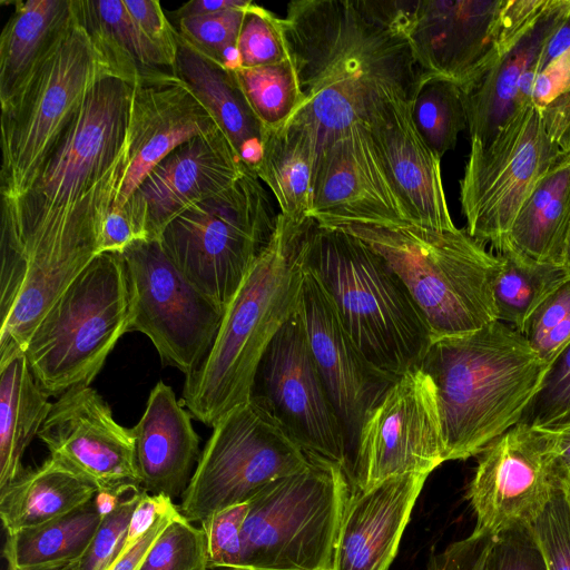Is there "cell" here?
I'll return each mask as SVG.
<instances>
[{"instance_id": "obj_54", "label": "cell", "mask_w": 570, "mask_h": 570, "mask_svg": "<svg viewBox=\"0 0 570 570\" xmlns=\"http://www.w3.org/2000/svg\"><path fill=\"white\" fill-rule=\"evenodd\" d=\"M560 489L563 493L564 501L570 512V478L561 483Z\"/></svg>"}, {"instance_id": "obj_13", "label": "cell", "mask_w": 570, "mask_h": 570, "mask_svg": "<svg viewBox=\"0 0 570 570\" xmlns=\"http://www.w3.org/2000/svg\"><path fill=\"white\" fill-rule=\"evenodd\" d=\"M119 254L131 294L128 332L145 334L163 365L190 374L209 352L224 312L181 274L159 240L137 239Z\"/></svg>"}, {"instance_id": "obj_37", "label": "cell", "mask_w": 570, "mask_h": 570, "mask_svg": "<svg viewBox=\"0 0 570 570\" xmlns=\"http://www.w3.org/2000/svg\"><path fill=\"white\" fill-rule=\"evenodd\" d=\"M232 71L265 131L286 124L303 101L291 57L278 63Z\"/></svg>"}, {"instance_id": "obj_4", "label": "cell", "mask_w": 570, "mask_h": 570, "mask_svg": "<svg viewBox=\"0 0 570 570\" xmlns=\"http://www.w3.org/2000/svg\"><path fill=\"white\" fill-rule=\"evenodd\" d=\"M307 219L297 222L278 214L275 234L224 311L209 352L186 375L181 404L209 428L249 401L266 348L298 309Z\"/></svg>"}, {"instance_id": "obj_21", "label": "cell", "mask_w": 570, "mask_h": 570, "mask_svg": "<svg viewBox=\"0 0 570 570\" xmlns=\"http://www.w3.org/2000/svg\"><path fill=\"white\" fill-rule=\"evenodd\" d=\"M245 168L222 130L200 136L155 166L121 209L138 239L159 240L174 218L229 187Z\"/></svg>"}, {"instance_id": "obj_33", "label": "cell", "mask_w": 570, "mask_h": 570, "mask_svg": "<svg viewBox=\"0 0 570 570\" xmlns=\"http://www.w3.org/2000/svg\"><path fill=\"white\" fill-rule=\"evenodd\" d=\"M101 518L94 498L65 515L6 533L2 556L8 570H61L77 563Z\"/></svg>"}, {"instance_id": "obj_53", "label": "cell", "mask_w": 570, "mask_h": 570, "mask_svg": "<svg viewBox=\"0 0 570 570\" xmlns=\"http://www.w3.org/2000/svg\"><path fill=\"white\" fill-rule=\"evenodd\" d=\"M554 452V472L559 487L570 478V428L551 432Z\"/></svg>"}, {"instance_id": "obj_56", "label": "cell", "mask_w": 570, "mask_h": 570, "mask_svg": "<svg viewBox=\"0 0 570 570\" xmlns=\"http://www.w3.org/2000/svg\"><path fill=\"white\" fill-rule=\"evenodd\" d=\"M61 570H77V563L71 564V566H69V567H66V568H63V569H61Z\"/></svg>"}, {"instance_id": "obj_55", "label": "cell", "mask_w": 570, "mask_h": 570, "mask_svg": "<svg viewBox=\"0 0 570 570\" xmlns=\"http://www.w3.org/2000/svg\"><path fill=\"white\" fill-rule=\"evenodd\" d=\"M564 266L570 271V233H569L567 246H566Z\"/></svg>"}, {"instance_id": "obj_20", "label": "cell", "mask_w": 570, "mask_h": 570, "mask_svg": "<svg viewBox=\"0 0 570 570\" xmlns=\"http://www.w3.org/2000/svg\"><path fill=\"white\" fill-rule=\"evenodd\" d=\"M505 0H414L406 36L422 73L460 87L497 58Z\"/></svg>"}, {"instance_id": "obj_28", "label": "cell", "mask_w": 570, "mask_h": 570, "mask_svg": "<svg viewBox=\"0 0 570 570\" xmlns=\"http://www.w3.org/2000/svg\"><path fill=\"white\" fill-rule=\"evenodd\" d=\"M0 35V105L8 104L39 67L75 12V0L13 1Z\"/></svg>"}, {"instance_id": "obj_22", "label": "cell", "mask_w": 570, "mask_h": 570, "mask_svg": "<svg viewBox=\"0 0 570 570\" xmlns=\"http://www.w3.org/2000/svg\"><path fill=\"white\" fill-rule=\"evenodd\" d=\"M218 130L208 109L174 71L138 76L132 82L128 165L111 209H121L154 167L176 148Z\"/></svg>"}, {"instance_id": "obj_45", "label": "cell", "mask_w": 570, "mask_h": 570, "mask_svg": "<svg viewBox=\"0 0 570 570\" xmlns=\"http://www.w3.org/2000/svg\"><path fill=\"white\" fill-rule=\"evenodd\" d=\"M529 528L547 570H570V512L560 488Z\"/></svg>"}, {"instance_id": "obj_44", "label": "cell", "mask_w": 570, "mask_h": 570, "mask_svg": "<svg viewBox=\"0 0 570 570\" xmlns=\"http://www.w3.org/2000/svg\"><path fill=\"white\" fill-rule=\"evenodd\" d=\"M248 503L223 509L200 522L206 538L208 569L240 570L243 524Z\"/></svg>"}, {"instance_id": "obj_2", "label": "cell", "mask_w": 570, "mask_h": 570, "mask_svg": "<svg viewBox=\"0 0 570 570\" xmlns=\"http://www.w3.org/2000/svg\"><path fill=\"white\" fill-rule=\"evenodd\" d=\"M413 1L297 0L282 19L303 101L295 114L318 150L393 101H411L421 71L406 36Z\"/></svg>"}, {"instance_id": "obj_48", "label": "cell", "mask_w": 570, "mask_h": 570, "mask_svg": "<svg viewBox=\"0 0 570 570\" xmlns=\"http://www.w3.org/2000/svg\"><path fill=\"white\" fill-rule=\"evenodd\" d=\"M142 32L176 61V29L157 0H122Z\"/></svg>"}, {"instance_id": "obj_36", "label": "cell", "mask_w": 570, "mask_h": 570, "mask_svg": "<svg viewBox=\"0 0 570 570\" xmlns=\"http://www.w3.org/2000/svg\"><path fill=\"white\" fill-rule=\"evenodd\" d=\"M411 115L420 136L440 158L455 147L459 134L468 128L461 87L441 77L421 72Z\"/></svg>"}, {"instance_id": "obj_1", "label": "cell", "mask_w": 570, "mask_h": 570, "mask_svg": "<svg viewBox=\"0 0 570 570\" xmlns=\"http://www.w3.org/2000/svg\"><path fill=\"white\" fill-rule=\"evenodd\" d=\"M131 96V81L101 80L31 187L1 200V316L18 293L29 306L50 307L101 254L104 223L128 165Z\"/></svg>"}, {"instance_id": "obj_50", "label": "cell", "mask_w": 570, "mask_h": 570, "mask_svg": "<svg viewBox=\"0 0 570 570\" xmlns=\"http://www.w3.org/2000/svg\"><path fill=\"white\" fill-rule=\"evenodd\" d=\"M538 111L550 139L570 157V82Z\"/></svg>"}, {"instance_id": "obj_24", "label": "cell", "mask_w": 570, "mask_h": 570, "mask_svg": "<svg viewBox=\"0 0 570 570\" xmlns=\"http://www.w3.org/2000/svg\"><path fill=\"white\" fill-rule=\"evenodd\" d=\"M570 11V0H549L533 20L502 38L492 63L461 87L470 140L488 144L522 107L518 90L529 71H535L541 52Z\"/></svg>"}, {"instance_id": "obj_12", "label": "cell", "mask_w": 570, "mask_h": 570, "mask_svg": "<svg viewBox=\"0 0 570 570\" xmlns=\"http://www.w3.org/2000/svg\"><path fill=\"white\" fill-rule=\"evenodd\" d=\"M564 157L532 104L519 109L488 144L470 140L460 180L466 232L500 252L534 187Z\"/></svg>"}, {"instance_id": "obj_40", "label": "cell", "mask_w": 570, "mask_h": 570, "mask_svg": "<svg viewBox=\"0 0 570 570\" xmlns=\"http://www.w3.org/2000/svg\"><path fill=\"white\" fill-rule=\"evenodd\" d=\"M138 570H209L203 529L178 512Z\"/></svg>"}, {"instance_id": "obj_5", "label": "cell", "mask_w": 570, "mask_h": 570, "mask_svg": "<svg viewBox=\"0 0 570 570\" xmlns=\"http://www.w3.org/2000/svg\"><path fill=\"white\" fill-rule=\"evenodd\" d=\"M302 258L372 365L393 377L420 367L433 342L431 330L406 285L380 254L356 236L309 217Z\"/></svg>"}, {"instance_id": "obj_52", "label": "cell", "mask_w": 570, "mask_h": 570, "mask_svg": "<svg viewBox=\"0 0 570 570\" xmlns=\"http://www.w3.org/2000/svg\"><path fill=\"white\" fill-rule=\"evenodd\" d=\"M570 48V11L561 26L546 43L538 61L537 73H539L553 59Z\"/></svg>"}, {"instance_id": "obj_34", "label": "cell", "mask_w": 570, "mask_h": 570, "mask_svg": "<svg viewBox=\"0 0 570 570\" xmlns=\"http://www.w3.org/2000/svg\"><path fill=\"white\" fill-rule=\"evenodd\" d=\"M76 6L92 39L129 81L145 72L174 70L175 60L142 32L122 0H76Z\"/></svg>"}, {"instance_id": "obj_14", "label": "cell", "mask_w": 570, "mask_h": 570, "mask_svg": "<svg viewBox=\"0 0 570 570\" xmlns=\"http://www.w3.org/2000/svg\"><path fill=\"white\" fill-rule=\"evenodd\" d=\"M249 400L267 410L308 456L338 465L353 491V465L344 430L297 312L266 348Z\"/></svg>"}, {"instance_id": "obj_51", "label": "cell", "mask_w": 570, "mask_h": 570, "mask_svg": "<svg viewBox=\"0 0 570 570\" xmlns=\"http://www.w3.org/2000/svg\"><path fill=\"white\" fill-rule=\"evenodd\" d=\"M248 0H193L183 4L176 12L175 19L199 17L217 13L224 10L242 7Z\"/></svg>"}, {"instance_id": "obj_26", "label": "cell", "mask_w": 570, "mask_h": 570, "mask_svg": "<svg viewBox=\"0 0 570 570\" xmlns=\"http://www.w3.org/2000/svg\"><path fill=\"white\" fill-rule=\"evenodd\" d=\"M191 417L173 389L157 382L141 417L131 428L139 487L145 492L171 499L183 495L200 456Z\"/></svg>"}, {"instance_id": "obj_31", "label": "cell", "mask_w": 570, "mask_h": 570, "mask_svg": "<svg viewBox=\"0 0 570 570\" xmlns=\"http://www.w3.org/2000/svg\"><path fill=\"white\" fill-rule=\"evenodd\" d=\"M317 144L311 125L298 114L265 132L257 177L272 190L283 216L309 217Z\"/></svg>"}, {"instance_id": "obj_41", "label": "cell", "mask_w": 570, "mask_h": 570, "mask_svg": "<svg viewBox=\"0 0 570 570\" xmlns=\"http://www.w3.org/2000/svg\"><path fill=\"white\" fill-rule=\"evenodd\" d=\"M521 334L547 363L570 341V277L528 317Z\"/></svg>"}, {"instance_id": "obj_43", "label": "cell", "mask_w": 570, "mask_h": 570, "mask_svg": "<svg viewBox=\"0 0 570 570\" xmlns=\"http://www.w3.org/2000/svg\"><path fill=\"white\" fill-rule=\"evenodd\" d=\"M144 490L131 484L122 492L117 503L102 514L100 524L77 570H107L121 552L132 513Z\"/></svg>"}, {"instance_id": "obj_27", "label": "cell", "mask_w": 570, "mask_h": 570, "mask_svg": "<svg viewBox=\"0 0 570 570\" xmlns=\"http://www.w3.org/2000/svg\"><path fill=\"white\" fill-rule=\"evenodd\" d=\"M176 42L173 71L208 109L240 161L255 173L266 131L248 105L233 71L195 49L177 30Z\"/></svg>"}, {"instance_id": "obj_25", "label": "cell", "mask_w": 570, "mask_h": 570, "mask_svg": "<svg viewBox=\"0 0 570 570\" xmlns=\"http://www.w3.org/2000/svg\"><path fill=\"white\" fill-rule=\"evenodd\" d=\"M426 474L394 476L351 492L342 515L332 570H389Z\"/></svg>"}, {"instance_id": "obj_8", "label": "cell", "mask_w": 570, "mask_h": 570, "mask_svg": "<svg viewBox=\"0 0 570 570\" xmlns=\"http://www.w3.org/2000/svg\"><path fill=\"white\" fill-rule=\"evenodd\" d=\"M131 294L124 259L105 252L76 277L31 334L24 354L50 395L90 383L128 333Z\"/></svg>"}, {"instance_id": "obj_23", "label": "cell", "mask_w": 570, "mask_h": 570, "mask_svg": "<svg viewBox=\"0 0 570 570\" xmlns=\"http://www.w3.org/2000/svg\"><path fill=\"white\" fill-rule=\"evenodd\" d=\"M364 126L411 222L439 230L455 229L443 188L441 158L416 130L411 101L391 102Z\"/></svg>"}, {"instance_id": "obj_3", "label": "cell", "mask_w": 570, "mask_h": 570, "mask_svg": "<svg viewBox=\"0 0 570 570\" xmlns=\"http://www.w3.org/2000/svg\"><path fill=\"white\" fill-rule=\"evenodd\" d=\"M548 366L519 331L500 321L433 340L420 367L436 390L445 461L479 455L517 425Z\"/></svg>"}, {"instance_id": "obj_7", "label": "cell", "mask_w": 570, "mask_h": 570, "mask_svg": "<svg viewBox=\"0 0 570 570\" xmlns=\"http://www.w3.org/2000/svg\"><path fill=\"white\" fill-rule=\"evenodd\" d=\"M112 76L125 78L81 22L75 0L73 16L39 67L1 106V200L31 187L88 95Z\"/></svg>"}, {"instance_id": "obj_32", "label": "cell", "mask_w": 570, "mask_h": 570, "mask_svg": "<svg viewBox=\"0 0 570 570\" xmlns=\"http://www.w3.org/2000/svg\"><path fill=\"white\" fill-rule=\"evenodd\" d=\"M569 233L570 157L567 156L534 187L518 213L504 247L538 263L564 266Z\"/></svg>"}, {"instance_id": "obj_46", "label": "cell", "mask_w": 570, "mask_h": 570, "mask_svg": "<svg viewBox=\"0 0 570 570\" xmlns=\"http://www.w3.org/2000/svg\"><path fill=\"white\" fill-rule=\"evenodd\" d=\"M488 570H547L529 525L510 529L494 538Z\"/></svg>"}, {"instance_id": "obj_16", "label": "cell", "mask_w": 570, "mask_h": 570, "mask_svg": "<svg viewBox=\"0 0 570 570\" xmlns=\"http://www.w3.org/2000/svg\"><path fill=\"white\" fill-rule=\"evenodd\" d=\"M560 488L552 433L517 424L480 454L468 489L474 531L497 537L530 525Z\"/></svg>"}, {"instance_id": "obj_6", "label": "cell", "mask_w": 570, "mask_h": 570, "mask_svg": "<svg viewBox=\"0 0 570 570\" xmlns=\"http://www.w3.org/2000/svg\"><path fill=\"white\" fill-rule=\"evenodd\" d=\"M341 228L380 254L406 285L433 340L474 332L497 321L498 254L466 229L415 224H350Z\"/></svg>"}, {"instance_id": "obj_10", "label": "cell", "mask_w": 570, "mask_h": 570, "mask_svg": "<svg viewBox=\"0 0 570 570\" xmlns=\"http://www.w3.org/2000/svg\"><path fill=\"white\" fill-rule=\"evenodd\" d=\"M308 458L247 502L240 570H332L351 488L338 465Z\"/></svg>"}, {"instance_id": "obj_42", "label": "cell", "mask_w": 570, "mask_h": 570, "mask_svg": "<svg viewBox=\"0 0 570 570\" xmlns=\"http://www.w3.org/2000/svg\"><path fill=\"white\" fill-rule=\"evenodd\" d=\"M239 68L273 65L289 59L282 19L252 1L237 42Z\"/></svg>"}, {"instance_id": "obj_17", "label": "cell", "mask_w": 570, "mask_h": 570, "mask_svg": "<svg viewBox=\"0 0 570 570\" xmlns=\"http://www.w3.org/2000/svg\"><path fill=\"white\" fill-rule=\"evenodd\" d=\"M304 271L297 313L344 430L354 473L352 492H356V454L363 422L397 377L380 371L366 360L345 330L317 277L305 266Z\"/></svg>"}, {"instance_id": "obj_29", "label": "cell", "mask_w": 570, "mask_h": 570, "mask_svg": "<svg viewBox=\"0 0 570 570\" xmlns=\"http://www.w3.org/2000/svg\"><path fill=\"white\" fill-rule=\"evenodd\" d=\"M49 396L23 351L0 356V489L26 470L22 458L50 412Z\"/></svg>"}, {"instance_id": "obj_39", "label": "cell", "mask_w": 570, "mask_h": 570, "mask_svg": "<svg viewBox=\"0 0 570 570\" xmlns=\"http://www.w3.org/2000/svg\"><path fill=\"white\" fill-rule=\"evenodd\" d=\"M518 424L548 432L570 428V341L550 362Z\"/></svg>"}, {"instance_id": "obj_38", "label": "cell", "mask_w": 570, "mask_h": 570, "mask_svg": "<svg viewBox=\"0 0 570 570\" xmlns=\"http://www.w3.org/2000/svg\"><path fill=\"white\" fill-rule=\"evenodd\" d=\"M246 4L217 13L177 20V32L195 49L227 69L239 68L238 37Z\"/></svg>"}, {"instance_id": "obj_19", "label": "cell", "mask_w": 570, "mask_h": 570, "mask_svg": "<svg viewBox=\"0 0 570 570\" xmlns=\"http://www.w3.org/2000/svg\"><path fill=\"white\" fill-rule=\"evenodd\" d=\"M309 217L328 227L413 224L364 125L318 150Z\"/></svg>"}, {"instance_id": "obj_11", "label": "cell", "mask_w": 570, "mask_h": 570, "mask_svg": "<svg viewBox=\"0 0 570 570\" xmlns=\"http://www.w3.org/2000/svg\"><path fill=\"white\" fill-rule=\"evenodd\" d=\"M309 463L281 423L253 401L240 404L213 426L181 495L180 513L191 523L248 502L275 479Z\"/></svg>"}, {"instance_id": "obj_30", "label": "cell", "mask_w": 570, "mask_h": 570, "mask_svg": "<svg viewBox=\"0 0 570 570\" xmlns=\"http://www.w3.org/2000/svg\"><path fill=\"white\" fill-rule=\"evenodd\" d=\"M99 492L91 482L49 456L0 489V518L6 533L35 527L91 501Z\"/></svg>"}, {"instance_id": "obj_15", "label": "cell", "mask_w": 570, "mask_h": 570, "mask_svg": "<svg viewBox=\"0 0 570 570\" xmlns=\"http://www.w3.org/2000/svg\"><path fill=\"white\" fill-rule=\"evenodd\" d=\"M445 462L432 379L421 367L399 376L367 413L358 436L357 491L406 474L429 475Z\"/></svg>"}, {"instance_id": "obj_47", "label": "cell", "mask_w": 570, "mask_h": 570, "mask_svg": "<svg viewBox=\"0 0 570 570\" xmlns=\"http://www.w3.org/2000/svg\"><path fill=\"white\" fill-rule=\"evenodd\" d=\"M494 537L474 531L432 554L426 570H488Z\"/></svg>"}, {"instance_id": "obj_35", "label": "cell", "mask_w": 570, "mask_h": 570, "mask_svg": "<svg viewBox=\"0 0 570 570\" xmlns=\"http://www.w3.org/2000/svg\"><path fill=\"white\" fill-rule=\"evenodd\" d=\"M501 268L494 286L495 320L521 333L528 317L564 281L563 265L538 263L509 247L497 253Z\"/></svg>"}, {"instance_id": "obj_9", "label": "cell", "mask_w": 570, "mask_h": 570, "mask_svg": "<svg viewBox=\"0 0 570 570\" xmlns=\"http://www.w3.org/2000/svg\"><path fill=\"white\" fill-rule=\"evenodd\" d=\"M261 181L245 168L229 187L174 218L159 238L174 265L223 312L277 227Z\"/></svg>"}, {"instance_id": "obj_49", "label": "cell", "mask_w": 570, "mask_h": 570, "mask_svg": "<svg viewBox=\"0 0 570 570\" xmlns=\"http://www.w3.org/2000/svg\"><path fill=\"white\" fill-rule=\"evenodd\" d=\"M178 512L179 507L175 503L161 512L135 543L124 544L121 552L107 570H138L151 547Z\"/></svg>"}, {"instance_id": "obj_18", "label": "cell", "mask_w": 570, "mask_h": 570, "mask_svg": "<svg viewBox=\"0 0 570 570\" xmlns=\"http://www.w3.org/2000/svg\"><path fill=\"white\" fill-rule=\"evenodd\" d=\"M38 438L51 458L99 492L139 485L131 428L116 422L108 403L90 385L73 386L59 395Z\"/></svg>"}]
</instances>
